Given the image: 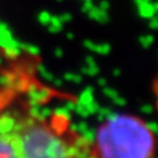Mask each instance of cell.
Here are the masks:
<instances>
[{"mask_svg": "<svg viewBox=\"0 0 158 158\" xmlns=\"http://www.w3.org/2000/svg\"><path fill=\"white\" fill-rule=\"evenodd\" d=\"M0 158H98L92 138L59 111L29 105L0 108Z\"/></svg>", "mask_w": 158, "mask_h": 158, "instance_id": "6da1fadb", "label": "cell"}, {"mask_svg": "<svg viewBox=\"0 0 158 158\" xmlns=\"http://www.w3.org/2000/svg\"><path fill=\"white\" fill-rule=\"evenodd\" d=\"M98 158H154L156 136L141 117L113 114L91 137Z\"/></svg>", "mask_w": 158, "mask_h": 158, "instance_id": "7a4b0ae2", "label": "cell"}]
</instances>
